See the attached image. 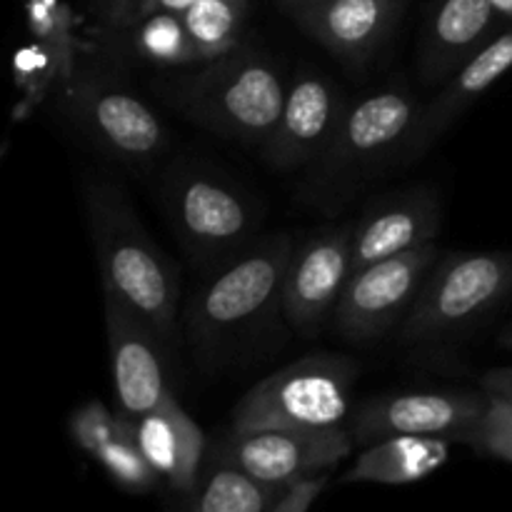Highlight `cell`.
Listing matches in <instances>:
<instances>
[{"label": "cell", "mask_w": 512, "mask_h": 512, "mask_svg": "<svg viewBox=\"0 0 512 512\" xmlns=\"http://www.w3.org/2000/svg\"><path fill=\"white\" fill-rule=\"evenodd\" d=\"M85 208L105 295H113L133 310L155 338L168 340L180 298L173 265L150 240L118 188L90 183Z\"/></svg>", "instance_id": "cell-1"}, {"label": "cell", "mask_w": 512, "mask_h": 512, "mask_svg": "<svg viewBox=\"0 0 512 512\" xmlns=\"http://www.w3.org/2000/svg\"><path fill=\"white\" fill-rule=\"evenodd\" d=\"M285 95L288 88L268 60L230 50L180 83L175 98L203 128L265 145L283 115Z\"/></svg>", "instance_id": "cell-2"}, {"label": "cell", "mask_w": 512, "mask_h": 512, "mask_svg": "<svg viewBox=\"0 0 512 512\" xmlns=\"http://www.w3.org/2000/svg\"><path fill=\"white\" fill-rule=\"evenodd\" d=\"M355 363L333 355L295 360L245 393L233 410V430L340 428L350 413Z\"/></svg>", "instance_id": "cell-3"}, {"label": "cell", "mask_w": 512, "mask_h": 512, "mask_svg": "<svg viewBox=\"0 0 512 512\" xmlns=\"http://www.w3.org/2000/svg\"><path fill=\"white\" fill-rule=\"evenodd\" d=\"M290 238L268 240L253 253L235 258L195 293L188 323L198 345H220L258 323L283 295L293 258Z\"/></svg>", "instance_id": "cell-4"}, {"label": "cell", "mask_w": 512, "mask_h": 512, "mask_svg": "<svg viewBox=\"0 0 512 512\" xmlns=\"http://www.w3.org/2000/svg\"><path fill=\"white\" fill-rule=\"evenodd\" d=\"M512 288L508 253H463L445 260L415 298L403 325L405 343L445 338L483 318Z\"/></svg>", "instance_id": "cell-5"}, {"label": "cell", "mask_w": 512, "mask_h": 512, "mask_svg": "<svg viewBox=\"0 0 512 512\" xmlns=\"http://www.w3.org/2000/svg\"><path fill=\"white\" fill-rule=\"evenodd\" d=\"M353 445V433L345 428L230 430L218 458L220 463L240 468L263 483L288 488L333 470L340 460L348 458Z\"/></svg>", "instance_id": "cell-6"}, {"label": "cell", "mask_w": 512, "mask_h": 512, "mask_svg": "<svg viewBox=\"0 0 512 512\" xmlns=\"http://www.w3.org/2000/svg\"><path fill=\"white\" fill-rule=\"evenodd\" d=\"M488 405V393L435 390V393H395L370 398L353 415L355 443L373 445L385 438L418 435L468 443Z\"/></svg>", "instance_id": "cell-7"}, {"label": "cell", "mask_w": 512, "mask_h": 512, "mask_svg": "<svg viewBox=\"0 0 512 512\" xmlns=\"http://www.w3.org/2000/svg\"><path fill=\"white\" fill-rule=\"evenodd\" d=\"M438 258L435 243L380 260L350 275L335 308V328L348 340H373L408 315Z\"/></svg>", "instance_id": "cell-8"}, {"label": "cell", "mask_w": 512, "mask_h": 512, "mask_svg": "<svg viewBox=\"0 0 512 512\" xmlns=\"http://www.w3.org/2000/svg\"><path fill=\"white\" fill-rule=\"evenodd\" d=\"M178 238L195 258H213L243 243L253 230V210L243 195L218 175L175 173L165 190Z\"/></svg>", "instance_id": "cell-9"}, {"label": "cell", "mask_w": 512, "mask_h": 512, "mask_svg": "<svg viewBox=\"0 0 512 512\" xmlns=\"http://www.w3.org/2000/svg\"><path fill=\"white\" fill-rule=\"evenodd\" d=\"M353 228L325 230L310 238L290 258L280 308L300 333H315L338 308L340 295L353 275Z\"/></svg>", "instance_id": "cell-10"}, {"label": "cell", "mask_w": 512, "mask_h": 512, "mask_svg": "<svg viewBox=\"0 0 512 512\" xmlns=\"http://www.w3.org/2000/svg\"><path fill=\"white\" fill-rule=\"evenodd\" d=\"M105 325H108L110 368L118 410L125 420H138L158 408L170 395L165 370L158 358L153 330L125 308L118 298L105 295Z\"/></svg>", "instance_id": "cell-11"}, {"label": "cell", "mask_w": 512, "mask_h": 512, "mask_svg": "<svg viewBox=\"0 0 512 512\" xmlns=\"http://www.w3.org/2000/svg\"><path fill=\"white\" fill-rule=\"evenodd\" d=\"M415 103L400 90H378L348 105L338 130L323 153L328 175H343L380 160L413 135L418 123Z\"/></svg>", "instance_id": "cell-12"}, {"label": "cell", "mask_w": 512, "mask_h": 512, "mask_svg": "<svg viewBox=\"0 0 512 512\" xmlns=\"http://www.w3.org/2000/svg\"><path fill=\"white\" fill-rule=\"evenodd\" d=\"M345 113L343 98L323 75H300L285 95V108L265 143L278 170H293L323 155Z\"/></svg>", "instance_id": "cell-13"}, {"label": "cell", "mask_w": 512, "mask_h": 512, "mask_svg": "<svg viewBox=\"0 0 512 512\" xmlns=\"http://www.w3.org/2000/svg\"><path fill=\"white\" fill-rule=\"evenodd\" d=\"M125 423L150 468L168 480L170 488L190 493L198 483L200 463L205 455V435L200 425L185 413L178 398L170 393L148 415Z\"/></svg>", "instance_id": "cell-14"}, {"label": "cell", "mask_w": 512, "mask_h": 512, "mask_svg": "<svg viewBox=\"0 0 512 512\" xmlns=\"http://www.w3.org/2000/svg\"><path fill=\"white\" fill-rule=\"evenodd\" d=\"M83 120L100 145L115 158H155L165 145V128L158 115L123 88H90L83 93Z\"/></svg>", "instance_id": "cell-15"}, {"label": "cell", "mask_w": 512, "mask_h": 512, "mask_svg": "<svg viewBox=\"0 0 512 512\" xmlns=\"http://www.w3.org/2000/svg\"><path fill=\"white\" fill-rule=\"evenodd\" d=\"M400 0H323L300 25L323 48L345 60H363L388 38Z\"/></svg>", "instance_id": "cell-16"}, {"label": "cell", "mask_w": 512, "mask_h": 512, "mask_svg": "<svg viewBox=\"0 0 512 512\" xmlns=\"http://www.w3.org/2000/svg\"><path fill=\"white\" fill-rule=\"evenodd\" d=\"M440 228V210L433 198L415 195L383 205L353 228V273L433 243Z\"/></svg>", "instance_id": "cell-17"}, {"label": "cell", "mask_w": 512, "mask_h": 512, "mask_svg": "<svg viewBox=\"0 0 512 512\" xmlns=\"http://www.w3.org/2000/svg\"><path fill=\"white\" fill-rule=\"evenodd\" d=\"M512 68V30L480 48L453 78L448 80L438 98L418 113L408 153L418 155L428 148L473 100H478L490 85L498 83Z\"/></svg>", "instance_id": "cell-18"}, {"label": "cell", "mask_w": 512, "mask_h": 512, "mask_svg": "<svg viewBox=\"0 0 512 512\" xmlns=\"http://www.w3.org/2000/svg\"><path fill=\"white\" fill-rule=\"evenodd\" d=\"M493 0H445L435 13L423 45V70L428 83H440L458 73L475 53L493 23Z\"/></svg>", "instance_id": "cell-19"}, {"label": "cell", "mask_w": 512, "mask_h": 512, "mask_svg": "<svg viewBox=\"0 0 512 512\" xmlns=\"http://www.w3.org/2000/svg\"><path fill=\"white\" fill-rule=\"evenodd\" d=\"M450 458V440L400 435L370 445L358 455L343 483L410 485L438 473Z\"/></svg>", "instance_id": "cell-20"}, {"label": "cell", "mask_w": 512, "mask_h": 512, "mask_svg": "<svg viewBox=\"0 0 512 512\" xmlns=\"http://www.w3.org/2000/svg\"><path fill=\"white\" fill-rule=\"evenodd\" d=\"M283 488L268 485L240 468L220 463L205 480L190 512H270Z\"/></svg>", "instance_id": "cell-21"}, {"label": "cell", "mask_w": 512, "mask_h": 512, "mask_svg": "<svg viewBox=\"0 0 512 512\" xmlns=\"http://www.w3.org/2000/svg\"><path fill=\"white\" fill-rule=\"evenodd\" d=\"M180 18L203 60H215L238 48L248 18V0H198Z\"/></svg>", "instance_id": "cell-22"}, {"label": "cell", "mask_w": 512, "mask_h": 512, "mask_svg": "<svg viewBox=\"0 0 512 512\" xmlns=\"http://www.w3.org/2000/svg\"><path fill=\"white\" fill-rule=\"evenodd\" d=\"M135 25V50L150 63L188 65L203 60L178 13L145 15Z\"/></svg>", "instance_id": "cell-23"}, {"label": "cell", "mask_w": 512, "mask_h": 512, "mask_svg": "<svg viewBox=\"0 0 512 512\" xmlns=\"http://www.w3.org/2000/svg\"><path fill=\"white\" fill-rule=\"evenodd\" d=\"M93 458L95 463L115 480V485L128 490V493H148V490H153L155 483L160 480V475L150 468L145 455L140 453V448L135 445L125 418L120 433L113 435Z\"/></svg>", "instance_id": "cell-24"}, {"label": "cell", "mask_w": 512, "mask_h": 512, "mask_svg": "<svg viewBox=\"0 0 512 512\" xmlns=\"http://www.w3.org/2000/svg\"><path fill=\"white\" fill-rule=\"evenodd\" d=\"M465 445L480 455L512 463V398L488 393L483 418Z\"/></svg>", "instance_id": "cell-25"}, {"label": "cell", "mask_w": 512, "mask_h": 512, "mask_svg": "<svg viewBox=\"0 0 512 512\" xmlns=\"http://www.w3.org/2000/svg\"><path fill=\"white\" fill-rule=\"evenodd\" d=\"M123 428V418L118 413H110L100 400H90L83 408H78L70 418V433L73 440L93 458L113 435Z\"/></svg>", "instance_id": "cell-26"}, {"label": "cell", "mask_w": 512, "mask_h": 512, "mask_svg": "<svg viewBox=\"0 0 512 512\" xmlns=\"http://www.w3.org/2000/svg\"><path fill=\"white\" fill-rule=\"evenodd\" d=\"M105 15L113 25H135L140 20L143 0H103Z\"/></svg>", "instance_id": "cell-27"}, {"label": "cell", "mask_w": 512, "mask_h": 512, "mask_svg": "<svg viewBox=\"0 0 512 512\" xmlns=\"http://www.w3.org/2000/svg\"><path fill=\"white\" fill-rule=\"evenodd\" d=\"M198 0H143L140 3V18L153 13H178L183 15L185 10L193 8Z\"/></svg>", "instance_id": "cell-28"}, {"label": "cell", "mask_w": 512, "mask_h": 512, "mask_svg": "<svg viewBox=\"0 0 512 512\" xmlns=\"http://www.w3.org/2000/svg\"><path fill=\"white\" fill-rule=\"evenodd\" d=\"M483 390L485 393L505 395V398H512V365L510 368H498L490 370L483 378Z\"/></svg>", "instance_id": "cell-29"}, {"label": "cell", "mask_w": 512, "mask_h": 512, "mask_svg": "<svg viewBox=\"0 0 512 512\" xmlns=\"http://www.w3.org/2000/svg\"><path fill=\"white\" fill-rule=\"evenodd\" d=\"M280 3H283L285 8H288L293 15L303 18V15L308 13V10H313L315 5H320V3H323V0H280Z\"/></svg>", "instance_id": "cell-30"}, {"label": "cell", "mask_w": 512, "mask_h": 512, "mask_svg": "<svg viewBox=\"0 0 512 512\" xmlns=\"http://www.w3.org/2000/svg\"><path fill=\"white\" fill-rule=\"evenodd\" d=\"M493 8H495V13L512 15V0H493Z\"/></svg>", "instance_id": "cell-31"}]
</instances>
